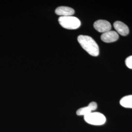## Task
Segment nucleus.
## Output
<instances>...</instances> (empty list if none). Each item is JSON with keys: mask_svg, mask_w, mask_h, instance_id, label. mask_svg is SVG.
I'll return each mask as SVG.
<instances>
[{"mask_svg": "<svg viewBox=\"0 0 132 132\" xmlns=\"http://www.w3.org/2000/svg\"><path fill=\"white\" fill-rule=\"evenodd\" d=\"M77 40L82 47L90 55L93 56H97L99 55V47L91 37L81 35L78 36Z\"/></svg>", "mask_w": 132, "mask_h": 132, "instance_id": "1", "label": "nucleus"}, {"mask_svg": "<svg viewBox=\"0 0 132 132\" xmlns=\"http://www.w3.org/2000/svg\"><path fill=\"white\" fill-rule=\"evenodd\" d=\"M58 22L63 28L68 29H76L79 28L81 26L79 19L72 16L60 17Z\"/></svg>", "mask_w": 132, "mask_h": 132, "instance_id": "2", "label": "nucleus"}, {"mask_svg": "<svg viewBox=\"0 0 132 132\" xmlns=\"http://www.w3.org/2000/svg\"><path fill=\"white\" fill-rule=\"evenodd\" d=\"M84 118L87 123L95 126L103 125L106 121L105 116L99 112H92L84 117Z\"/></svg>", "mask_w": 132, "mask_h": 132, "instance_id": "3", "label": "nucleus"}, {"mask_svg": "<svg viewBox=\"0 0 132 132\" xmlns=\"http://www.w3.org/2000/svg\"><path fill=\"white\" fill-rule=\"evenodd\" d=\"M94 28L99 32L104 33L110 31L112 26L108 21L104 20H99L95 21L94 24Z\"/></svg>", "mask_w": 132, "mask_h": 132, "instance_id": "4", "label": "nucleus"}, {"mask_svg": "<svg viewBox=\"0 0 132 132\" xmlns=\"http://www.w3.org/2000/svg\"><path fill=\"white\" fill-rule=\"evenodd\" d=\"M118 33L114 31H109L103 33L101 36V39L105 43L114 42L118 40Z\"/></svg>", "mask_w": 132, "mask_h": 132, "instance_id": "5", "label": "nucleus"}, {"mask_svg": "<svg viewBox=\"0 0 132 132\" xmlns=\"http://www.w3.org/2000/svg\"><path fill=\"white\" fill-rule=\"evenodd\" d=\"M55 12L56 15L60 17L71 16L75 13V10L70 7L61 6L57 8L55 10Z\"/></svg>", "mask_w": 132, "mask_h": 132, "instance_id": "6", "label": "nucleus"}, {"mask_svg": "<svg viewBox=\"0 0 132 132\" xmlns=\"http://www.w3.org/2000/svg\"><path fill=\"white\" fill-rule=\"evenodd\" d=\"M113 27L117 32L122 36H126L129 33V29L127 26L121 21L115 22Z\"/></svg>", "mask_w": 132, "mask_h": 132, "instance_id": "7", "label": "nucleus"}, {"mask_svg": "<svg viewBox=\"0 0 132 132\" xmlns=\"http://www.w3.org/2000/svg\"><path fill=\"white\" fill-rule=\"evenodd\" d=\"M120 104L124 108H132V95L124 96L120 99Z\"/></svg>", "mask_w": 132, "mask_h": 132, "instance_id": "8", "label": "nucleus"}, {"mask_svg": "<svg viewBox=\"0 0 132 132\" xmlns=\"http://www.w3.org/2000/svg\"><path fill=\"white\" fill-rule=\"evenodd\" d=\"M91 112H92V110L89 107V106H87L86 107L80 108L78 110H77L76 111V114L79 116H83L85 117L89 113H90Z\"/></svg>", "mask_w": 132, "mask_h": 132, "instance_id": "9", "label": "nucleus"}, {"mask_svg": "<svg viewBox=\"0 0 132 132\" xmlns=\"http://www.w3.org/2000/svg\"><path fill=\"white\" fill-rule=\"evenodd\" d=\"M125 64L128 68L132 69V55L128 57L126 59Z\"/></svg>", "mask_w": 132, "mask_h": 132, "instance_id": "10", "label": "nucleus"}, {"mask_svg": "<svg viewBox=\"0 0 132 132\" xmlns=\"http://www.w3.org/2000/svg\"><path fill=\"white\" fill-rule=\"evenodd\" d=\"M88 106L92 112L95 111L97 108V104L95 102H92L90 103Z\"/></svg>", "mask_w": 132, "mask_h": 132, "instance_id": "11", "label": "nucleus"}]
</instances>
